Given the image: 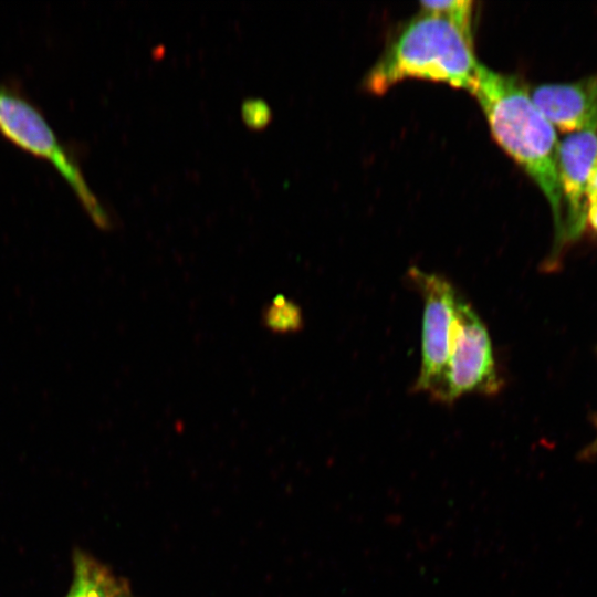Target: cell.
Listing matches in <instances>:
<instances>
[{
    "mask_svg": "<svg viewBox=\"0 0 597 597\" xmlns=\"http://www.w3.org/2000/svg\"><path fill=\"white\" fill-rule=\"evenodd\" d=\"M241 118L251 129H263L272 118L273 112L266 101L261 97H247L240 107Z\"/></svg>",
    "mask_w": 597,
    "mask_h": 597,
    "instance_id": "cell-11",
    "label": "cell"
},
{
    "mask_svg": "<svg viewBox=\"0 0 597 597\" xmlns=\"http://www.w3.org/2000/svg\"><path fill=\"white\" fill-rule=\"evenodd\" d=\"M586 222L597 233V201L587 202Z\"/></svg>",
    "mask_w": 597,
    "mask_h": 597,
    "instance_id": "cell-13",
    "label": "cell"
},
{
    "mask_svg": "<svg viewBox=\"0 0 597 597\" xmlns=\"http://www.w3.org/2000/svg\"><path fill=\"white\" fill-rule=\"evenodd\" d=\"M596 436L594 440L582 451V459L589 460L597 457V416L595 417Z\"/></svg>",
    "mask_w": 597,
    "mask_h": 597,
    "instance_id": "cell-14",
    "label": "cell"
},
{
    "mask_svg": "<svg viewBox=\"0 0 597 597\" xmlns=\"http://www.w3.org/2000/svg\"><path fill=\"white\" fill-rule=\"evenodd\" d=\"M128 584L90 554H73V579L64 597H129Z\"/></svg>",
    "mask_w": 597,
    "mask_h": 597,
    "instance_id": "cell-8",
    "label": "cell"
},
{
    "mask_svg": "<svg viewBox=\"0 0 597 597\" xmlns=\"http://www.w3.org/2000/svg\"><path fill=\"white\" fill-rule=\"evenodd\" d=\"M502 386L488 328L467 301L453 354L432 399L450 405L467 394L496 395Z\"/></svg>",
    "mask_w": 597,
    "mask_h": 597,
    "instance_id": "cell-5",
    "label": "cell"
},
{
    "mask_svg": "<svg viewBox=\"0 0 597 597\" xmlns=\"http://www.w3.org/2000/svg\"><path fill=\"white\" fill-rule=\"evenodd\" d=\"M479 66L473 39L447 17L422 10L400 29L364 86L383 94L405 78H421L471 92Z\"/></svg>",
    "mask_w": 597,
    "mask_h": 597,
    "instance_id": "cell-2",
    "label": "cell"
},
{
    "mask_svg": "<svg viewBox=\"0 0 597 597\" xmlns=\"http://www.w3.org/2000/svg\"><path fill=\"white\" fill-rule=\"evenodd\" d=\"M586 198L587 202L597 201V159L595 160L588 177Z\"/></svg>",
    "mask_w": 597,
    "mask_h": 597,
    "instance_id": "cell-12",
    "label": "cell"
},
{
    "mask_svg": "<svg viewBox=\"0 0 597 597\" xmlns=\"http://www.w3.org/2000/svg\"><path fill=\"white\" fill-rule=\"evenodd\" d=\"M0 135L19 149L50 164L98 229H114L111 212L91 189L77 159L59 139L41 111L15 90L2 84Z\"/></svg>",
    "mask_w": 597,
    "mask_h": 597,
    "instance_id": "cell-3",
    "label": "cell"
},
{
    "mask_svg": "<svg viewBox=\"0 0 597 597\" xmlns=\"http://www.w3.org/2000/svg\"><path fill=\"white\" fill-rule=\"evenodd\" d=\"M597 159V127L567 134L558 145V174L565 206L564 243L580 237L586 224L587 181Z\"/></svg>",
    "mask_w": 597,
    "mask_h": 597,
    "instance_id": "cell-6",
    "label": "cell"
},
{
    "mask_svg": "<svg viewBox=\"0 0 597 597\" xmlns=\"http://www.w3.org/2000/svg\"><path fill=\"white\" fill-rule=\"evenodd\" d=\"M129 597H132V596H129Z\"/></svg>",
    "mask_w": 597,
    "mask_h": 597,
    "instance_id": "cell-15",
    "label": "cell"
},
{
    "mask_svg": "<svg viewBox=\"0 0 597 597\" xmlns=\"http://www.w3.org/2000/svg\"><path fill=\"white\" fill-rule=\"evenodd\" d=\"M262 322L274 334H291L301 331L304 318L294 301L277 294L263 310Z\"/></svg>",
    "mask_w": 597,
    "mask_h": 597,
    "instance_id": "cell-9",
    "label": "cell"
},
{
    "mask_svg": "<svg viewBox=\"0 0 597 597\" xmlns=\"http://www.w3.org/2000/svg\"><path fill=\"white\" fill-rule=\"evenodd\" d=\"M423 11L442 14L454 22L468 36L473 39L472 18L473 1L471 0H432L421 1Z\"/></svg>",
    "mask_w": 597,
    "mask_h": 597,
    "instance_id": "cell-10",
    "label": "cell"
},
{
    "mask_svg": "<svg viewBox=\"0 0 597 597\" xmlns=\"http://www.w3.org/2000/svg\"><path fill=\"white\" fill-rule=\"evenodd\" d=\"M408 277L423 301L421 364L413 389L432 398L453 353L465 298L442 275L411 268Z\"/></svg>",
    "mask_w": 597,
    "mask_h": 597,
    "instance_id": "cell-4",
    "label": "cell"
},
{
    "mask_svg": "<svg viewBox=\"0 0 597 597\" xmlns=\"http://www.w3.org/2000/svg\"><path fill=\"white\" fill-rule=\"evenodd\" d=\"M530 96L561 132L570 134L597 127V74L570 83L542 84Z\"/></svg>",
    "mask_w": 597,
    "mask_h": 597,
    "instance_id": "cell-7",
    "label": "cell"
},
{
    "mask_svg": "<svg viewBox=\"0 0 597 597\" xmlns=\"http://www.w3.org/2000/svg\"><path fill=\"white\" fill-rule=\"evenodd\" d=\"M470 93L476 97L498 144L528 174L551 206L555 244L545 265L551 270L564 244L559 142L555 128L537 109L522 81L514 75L480 64Z\"/></svg>",
    "mask_w": 597,
    "mask_h": 597,
    "instance_id": "cell-1",
    "label": "cell"
}]
</instances>
